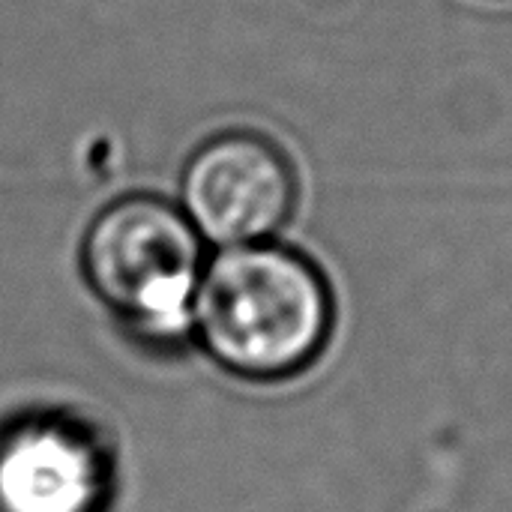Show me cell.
<instances>
[{
    "instance_id": "obj_1",
    "label": "cell",
    "mask_w": 512,
    "mask_h": 512,
    "mask_svg": "<svg viewBox=\"0 0 512 512\" xmlns=\"http://www.w3.org/2000/svg\"><path fill=\"white\" fill-rule=\"evenodd\" d=\"M333 327L330 279L294 246H228L201 267L192 342L234 378L279 384L303 375L321 360Z\"/></svg>"
},
{
    "instance_id": "obj_2",
    "label": "cell",
    "mask_w": 512,
    "mask_h": 512,
    "mask_svg": "<svg viewBox=\"0 0 512 512\" xmlns=\"http://www.w3.org/2000/svg\"><path fill=\"white\" fill-rule=\"evenodd\" d=\"M204 240L159 195H126L99 210L81 240V273L126 336L159 354L192 342V300Z\"/></svg>"
},
{
    "instance_id": "obj_3",
    "label": "cell",
    "mask_w": 512,
    "mask_h": 512,
    "mask_svg": "<svg viewBox=\"0 0 512 512\" xmlns=\"http://www.w3.org/2000/svg\"><path fill=\"white\" fill-rule=\"evenodd\" d=\"M297 195V168L270 135L225 129L189 153L177 204L204 243L228 249L273 240L291 222Z\"/></svg>"
},
{
    "instance_id": "obj_4",
    "label": "cell",
    "mask_w": 512,
    "mask_h": 512,
    "mask_svg": "<svg viewBox=\"0 0 512 512\" xmlns=\"http://www.w3.org/2000/svg\"><path fill=\"white\" fill-rule=\"evenodd\" d=\"M114 456L66 414H27L0 429V512H105Z\"/></svg>"
}]
</instances>
